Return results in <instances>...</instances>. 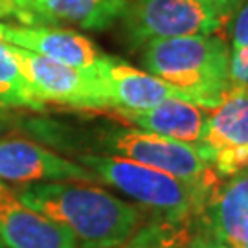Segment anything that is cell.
I'll use <instances>...</instances> for the list:
<instances>
[{
  "mask_svg": "<svg viewBox=\"0 0 248 248\" xmlns=\"http://www.w3.org/2000/svg\"><path fill=\"white\" fill-rule=\"evenodd\" d=\"M142 50L145 72L213 108L232 87L230 48L217 35H184L151 41Z\"/></svg>",
  "mask_w": 248,
  "mask_h": 248,
  "instance_id": "2",
  "label": "cell"
},
{
  "mask_svg": "<svg viewBox=\"0 0 248 248\" xmlns=\"http://www.w3.org/2000/svg\"><path fill=\"white\" fill-rule=\"evenodd\" d=\"M186 248H228L221 239H217L212 232L204 226L201 219L197 217L195 226H193V232L187 239Z\"/></svg>",
  "mask_w": 248,
  "mask_h": 248,
  "instance_id": "18",
  "label": "cell"
},
{
  "mask_svg": "<svg viewBox=\"0 0 248 248\" xmlns=\"http://www.w3.org/2000/svg\"><path fill=\"white\" fill-rule=\"evenodd\" d=\"M0 248H6L4 247V243H2V239H0Z\"/></svg>",
  "mask_w": 248,
  "mask_h": 248,
  "instance_id": "23",
  "label": "cell"
},
{
  "mask_svg": "<svg viewBox=\"0 0 248 248\" xmlns=\"http://www.w3.org/2000/svg\"><path fill=\"white\" fill-rule=\"evenodd\" d=\"M31 208L70 232L81 248H116L143 224L138 204H131L92 182H48L15 189Z\"/></svg>",
  "mask_w": 248,
  "mask_h": 248,
  "instance_id": "1",
  "label": "cell"
},
{
  "mask_svg": "<svg viewBox=\"0 0 248 248\" xmlns=\"http://www.w3.org/2000/svg\"><path fill=\"white\" fill-rule=\"evenodd\" d=\"M230 48V79L237 85L248 70V0L241 6L232 28Z\"/></svg>",
  "mask_w": 248,
  "mask_h": 248,
  "instance_id": "17",
  "label": "cell"
},
{
  "mask_svg": "<svg viewBox=\"0 0 248 248\" xmlns=\"http://www.w3.org/2000/svg\"><path fill=\"white\" fill-rule=\"evenodd\" d=\"M129 0H33L30 24L70 26L99 31L114 24L127 9Z\"/></svg>",
  "mask_w": 248,
  "mask_h": 248,
  "instance_id": "13",
  "label": "cell"
},
{
  "mask_svg": "<svg viewBox=\"0 0 248 248\" xmlns=\"http://www.w3.org/2000/svg\"><path fill=\"white\" fill-rule=\"evenodd\" d=\"M98 74L105 85L108 105L116 112H140L168 99H184L195 103L189 94L175 89L149 72L134 68L118 57L105 55Z\"/></svg>",
  "mask_w": 248,
  "mask_h": 248,
  "instance_id": "9",
  "label": "cell"
},
{
  "mask_svg": "<svg viewBox=\"0 0 248 248\" xmlns=\"http://www.w3.org/2000/svg\"><path fill=\"white\" fill-rule=\"evenodd\" d=\"M230 20L212 0H134L122 15L124 35L133 50L151 41L213 35Z\"/></svg>",
  "mask_w": 248,
  "mask_h": 248,
  "instance_id": "5",
  "label": "cell"
},
{
  "mask_svg": "<svg viewBox=\"0 0 248 248\" xmlns=\"http://www.w3.org/2000/svg\"><path fill=\"white\" fill-rule=\"evenodd\" d=\"M195 221L171 222L153 217L149 222H143L131 239L116 248H186Z\"/></svg>",
  "mask_w": 248,
  "mask_h": 248,
  "instance_id": "16",
  "label": "cell"
},
{
  "mask_svg": "<svg viewBox=\"0 0 248 248\" xmlns=\"http://www.w3.org/2000/svg\"><path fill=\"white\" fill-rule=\"evenodd\" d=\"M237 85H239V87H247V89H248V70L245 72V76L241 78L239 83H237Z\"/></svg>",
  "mask_w": 248,
  "mask_h": 248,
  "instance_id": "21",
  "label": "cell"
},
{
  "mask_svg": "<svg viewBox=\"0 0 248 248\" xmlns=\"http://www.w3.org/2000/svg\"><path fill=\"white\" fill-rule=\"evenodd\" d=\"M0 107H22L30 110H45L46 105L33 94L15 57L11 55L9 45L0 39Z\"/></svg>",
  "mask_w": 248,
  "mask_h": 248,
  "instance_id": "15",
  "label": "cell"
},
{
  "mask_svg": "<svg viewBox=\"0 0 248 248\" xmlns=\"http://www.w3.org/2000/svg\"><path fill=\"white\" fill-rule=\"evenodd\" d=\"M6 17H9L8 15V11H6V8L0 4V18H6Z\"/></svg>",
  "mask_w": 248,
  "mask_h": 248,
  "instance_id": "22",
  "label": "cell"
},
{
  "mask_svg": "<svg viewBox=\"0 0 248 248\" xmlns=\"http://www.w3.org/2000/svg\"><path fill=\"white\" fill-rule=\"evenodd\" d=\"M201 153L221 149L248 151V89L232 85L219 105L208 110Z\"/></svg>",
  "mask_w": 248,
  "mask_h": 248,
  "instance_id": "14",
  "label": "cell"
},
{
  "mask_svg": "<svg viewBox=\"0 0 248 248\" xmlns=\"http://www.w3.org/2000/svg\"><path fill=\"white\" fill-rule=\"evenodd\" d=\"M79 164L108 186L133 199L155 217L171 222L195 221L206 199L182 180L116 155H79Z\"/></svg>",
  "mask_w": 248,
  "mask_h": 248,
  "instance_id": "3",
  "label": "cell"
},
{
  "mask_svg": "<svg viewBox=\"0 0 248 248\" xmlns=\"http://www.w3.org/2000/svg\"><path fill=\"white\" fill-rule=\"evenodd\" d=\"M98 143L108 155L124 156L182 180L206 201H210L219 186V178L197 145L177 142L138 127H110L99 133Z\"/></svg>",
  "mask_w": 248,
  "mask_h": 248,
  "instance_id": "4",
  "label": "cell"
},
{
  "mask_svg": "<svg viewBox=\"0 0 248 248\" xmlns=\"http://www.w3.org/2000/svg\"><path fill=\"white\" fill-rule=\"evenodd\" d=\"M0 239L6 248H78V241L59 222L26 204L0 180Z\"/></svg>",
  "mask_w": 248,
  "mask_h": 248,
  "instance_id": "10",
  "label": "cell"
},
{
  "mask_svg": "<svg viewBox=\"0 0 248 248\" xmlns=\"http://www.w3.org/2000/svg\"><path fill=\"white\" fill-rule=\"evenodd\" d=\"M9 50L30 89L45 105L55 103L87 110L110 108L98 72L79 70L13 45H9Z\"/></svg>",
  "mask_w": 248,
  "mask_h": 248,
  "instance_id": "6",
  "label": "cell"
},
{
  "mask_svg": "<svg viewBox=\"0 0 248 248\" xmlns=\"http://www.w3.org/2000/svg\"><path fill=\"white\" fill-rule=\"evenodd\" d=\"M0 4L6 8L9 17H17L22 24H30L33 0H0Z\"/></svg>",
  "mask_w": 248,
  "mask_h": 248,
  "instance_id": "19",
  "label": "cell"
},
{
  "mask_svg": "<svg viewBox=\"0 0 248 248\" xmlns=\"http://www.w3.org/2000/svg\"><path fill=\"white\" fill-rule=\"evenodd\" d=\"M212 2L213 4H217V6H219L224 13H228L230 17L241 8V6H243V4H245V0H212Z\"/></svg>",
  "mask_w": 248,
  "mask_h": 248,
  "instance_id": "20",
  "label": "cell"
},
{
  "mask_svg": "<svg viewBox=\"0 0 248 248\" xmlns=\"http://www.w3.org/2000/svg\"><path fill=\"white\" fill-rule=\"evenodd\" d=\"M133 127L189 145H201L206 131L208 108L184 99H168L140 112H118Z\"/></svg>",
  "mask_w": 248,
  "mask_h": 248,
  "instance_id": "12",
  "label": "cell"
},
{
  "mask_svg": "<svg viewBox=\"0 0 248 248\" xmlns=\"http://www.w3.org/2000/svg\"><path fill=\"white\" fill-rule=\"evenodd\" d=\"M0 180L31 186L48 182H94L96 177L81 164L61 156L41 143L4 136L0 138Z\"/></svg>",
  "mask_w": 248,
  "mask_h": 248,
  "instance_id": "7",
  "label": "cell"
},
{
  "mask_svg": "<svg viewBox=\"0 0 248 248\" xmlns=\"http://www.w3.org/2000/svg\"><path fill=\"white\" fill-rule=\"evenodd\" d=\"M199 219L228 248H248V168L217 186Z\"/></svg>",
  "mask_w": 248,
  "mask_h": 248,
  "instance_id": "11",
  "label": "cell"
},
{
  "mask_svg": "<svg viewBox=\"0 0 248 248\" xmlns=\"http://www.w3.org/2000/svg\"><path fill=\"white\" fill-rule=\"evenodd\" d=\"M0 39L62 64L87 72H98L105 53L74 30L46 24H6L0 22Z\"/></svg>",
  "mask_w": 248,
  "mask_h": 248,
  "instance_id": "8",
  "label": "cell"
}]
</instances>
